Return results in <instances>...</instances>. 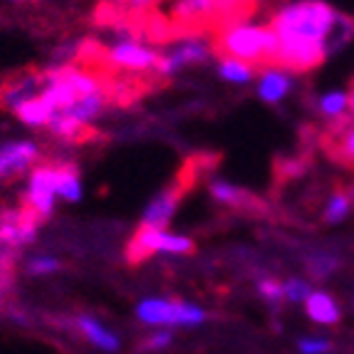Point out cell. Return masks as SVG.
Segmentation results:
<instances>
[{
    "label": "cell",
    "instance_id": "obj_1",
    "mask_svg": "<svg viewBox=\"0 0 354 354\" xmlns=\"http://www.w3.org/2000/svg\"><path fill=\"white\" fill-rule=\"evenodd\" d=\"M335 18L337 10L325 0L285 3L270 20V28L278 35V70L297 75L317 70L327 59L325 40Z\"/></svg>",
    "mask_w": 354,
    "mask_h": 354
},
{
    "label": "cell",
    "instance_id": "obj_2",
    "mask_svg": "<svg viewBox=\"0 0 354 354\" xmlns=\"http://www.w3.org/2000/svg\"><path fill=\"white\" fill-rule=\"evenodd\" d=\"M260 0H164L161 12L174 37H213L245 23L258 10Z\"/></svg>",
    "mask_w": 354,
    "mask_h": 354
},
{
    "label": "cell",
    "instance_id": "obj_3",
    "mask_svg": "<svg viewBox=\"0 0 354 354\" xmlns=\"http://www.w3.org/2000/svg\"><path fill=\"white\" fill-rule=\"evenodd\" d=\"M211 50L221 59H238L253 70H278V35L270 25H233L211 37Z\"/></svg>",
    "mask_w": 354,
    "mask_h": 354
},
{
    "label": "cell",
    "instance_id": "obj_4",
    "mask_svg": "<svg viewBox=\"0 0 354 354\" xmlns=\"http://www.w3.org/2000/svg\"><path fill=\"white\" fill-rule=\"evenodd\" d=\"M213 164H216V156H208V153H196V156H189V159L183 161L181 169H178L176 178H174L164 191H159V196H156V198L147 206L142 225L166 230V225L171 223L174 213H176L178 203L183 201V196L194 191L196 181H198L206 171H211Z\"/></svg>",
    "mask_w": 354,
    "mask_h": 354
},
{
    "label": "cell",
    "instance_id": "obj_5",
    "mask_svg": "<svg viewBox=\"0 0 354 354\" xmlns=\"http://www.w3.org/2000/svg\"><path fill=\"white\" fill-rule=\"evenodd\" d=\"M196 250V243L186 236H176L164 228H149L139 225L134 236L129 238L124 248V260L129 266H139L149 260L153 253H176V255H191Z\"/></svg>",
    "mask_w": 354,
    "mask_h": 354
},
{
    "label": "cell",
    "instance_id": "obj_6",
    "mask_svg": "<svg viewBox=\"0 0 354 354\" xmlns=\"http://www.w3.org/2000/svg\"><path fill=\"white\" fill-rule=\"evenodd\" d=\"M50 75L40 67H23L0 77V112H15L20 104L42 97L48 89Z\"/></svg>",
    "mask_w": 354,
    "mask_h": 354
},
{
    "label": "cell",
    "instance_id": "obj_7",
    "mask_svg": "<svg viewBox=\"0 0 354 354\" xmlns=\"http://www.w3.org/2000/svg\"><path fill=\"white\" fill-rule=\"evenodd\" d=\"M136 315L147 325H201L206 313L201 307L189 305L183 300H161V297H149L136 307Z\"/></svg>",
    "mask_w": 354,
    "mask_h": 354
},
{
    "label": "cell",
    "instance_id": "obj_8",
    "mask_svg": "<svg viewBox=\"0 0 354 354\" xmlns=\"http://www.w3.org/2000/svg\"><path fill=\"white\" fill-rule=\"evenodd\" d=\"M57 161H45L30 174L28 189H25V206L35 213L40 221H48L55 211V196H57Z\"/></svg>",
    "mask_w": 354,
    "mask_h": 354
},
{
    "label": "cell",
    "instance_id": "obj_9",
    "mask_svg": "<svg viewBox=\"0 0 354 354\" xmlns=\"http://www.w3.org/2000/svg\"><path fill=\"white\" fill-rule=\"evenodd\" d=\"M42 221L28 206L10 208L0 213V248L20 250L23 245L35 241V233Z\"/></svg>",
    "mask_w": 354,
    "mask_h": 354
},
{
    "label": "cell",
    "instance_id": "obj_10",
    "mask_svg": "<svg viewBox=\"0 0 354 354\" xmlns=\"http://www.w3.org/2000/svg\"><path fill=\"white\" fill-rule=\"evenodd\" d=\"M211 40H203V37H183L169 45V50L161 53V62H159V75L171 77L178 70H186L191 65H201L211 57Z\"/></svg>",
    "mask_w": 354,
    "mask_h": 354
},
{
    "label": "cell",
    "instance_id": "obj_11",
    "mask_svg": "<svg viewBox=\"0 0 354 354\" xmlns=\"http://www.w3.org/2000/svg\"><path fill=\"white\" fill-rule=\"evenodd\" d=\"M317 144L332 161L354 169V122L349 114L332 119V124L317 134Z\"/></svg>",
    "mask_w": 354,
    "mask_h": 354
},
{
    "label": "cell",
    "instance_id": "obj_12",
    "mask_svg": "<svg viewBox=\"0 0 354 354\" xmlns=\"http://www.w3.org/2000/svg\"><path fill=\"white\" fill-rule=\"evenodd\" d=\"M37 161H40V147L35 142L0 144V181H12L23 176Z\"/></svg>",
    "mask_w": 354,
    "mask_h": 354
},
{
    "label": "cell",
    "instance_id": "obj_13",
    "mask_svg": "<svg viewBox=\"0 0 354 354\" xmlns=\"http://www.w3.org/2000/svg\"><path fill=\"white\" fill-rule=\"evenodd\" d=\"M48 131L57 136L59 142L67 144H89L100 139V129L89 124V122H80V119L70 117L65 112H55L53 119L48 122Z\"/></svg>",
    "mask_w": 354,
    "mask_h": 354
},
{
    "label": "cell",
    "instance_id": "obj_14",
    "mask_svg": "<svg viewBox=\"0 0 354 354\" xmlns=\"http://www.w3.org/2000/svg\"><path fill=\"white\" fill-rule=\"evenodd\" d=\"M211 196L218 203H223V206L233 208V211H243V213L266 211V203L260 201L255 194L241 189V186H233V183H228V181H221V178H213L211 181Z\"/></svg>",
    "mask_w": 354,
    "mask_h": 354
},
{
    "label": "cell",
    "instance_id": "obj_15",
    "mask_svg": "<svg viewBox=\"0 0 354 354\" xmlns=\"http://www.w3.org/2000/svg\"><path fill=\"white\" fill-rule=\"evenodd\" d=\"M305 310L310 315V319H315L319 325H335V322H339V305L327 292H322V290L307 295Z\"/></svg>",
    "mask_w": 354,
    "mask_h": 354
},
{
    "label": "cell",
    "instance_id": "obj_16",
    "mask_svg": "<svg viewBox=\"0 0 354 354\" xmlns=\"http://www.w3.org/2000/svg\"><path fill=\"white\" fill-rule=\"evenodd\" d=\"M290 87H292V80L285 70H266L263 80H260L258 97L268 104H278L290 92Z\"/></svg>",
    "mask_w": 354,
    "mask_h": 354
},
{
    "label": "cell",
    "instance_id": "obj_17",
    "mask_svg": "<svg viewBox=\"0 0 354 354\" xmlns=\"http://www.w3.org/2000/svg\"><path fill=\"white\" fill-rule=\"evenodd\" d=\"M352 40H354V15L337 10V18H335V23H332L330 35H327V40H325L327 57H332L335 53L344 50Z\"/></svg>",
    "mask_w": 354,
    "mask_h": 354
},
{
    "label": "cell",
    "instance_id": "obj_18",
    "mask_svg": "<svg viewBox=\"0 0 354 354\" xmlns=\"http://www.w3.org/2000/svg\"><path fill=\"white\" fill-rule=\"evenodd\" d=\"M12 114H15V117L28 127H48V122L55 114V106L50 104L45 97H35V100L20 104Z\"/></svg>",
    "mask_w": 354,
    "mask_h": 354
},
{
    "label": "cell",
    "instance_id": "obj_19",
    "mask_svg": "<svg viewBox=\"0 0 354 354\" xmlns=\"http://www.w3.org/2000/svg\"><path fill=\"white\" fill-rule=\"evenodd\" d=\"M57 196H62L65 201H80L82 196V183H80V169L70 161H57Z\"/></svg>",
    "mask_w": 354,
    "mask_h": 354
},
{
    "label": "cell",
    "instance_id": "obj_20",
    "mask_svg": "<svg viewBox=\"0 0 354 354\" xmlns=\"http://www.w3.org/2000/svg\"><path fill=\"white\" fill-rule=\"evenodd\" d=\"M77 327L82 330V335L87 337L89 342L97 344V347L104 349V352H117V349H119L117 335H112V332L106 330L104 325H100L97 319H92V317H80V319H77Z\"/></svg>",
    "mask_w": 354,
    "mask_h": 354
},
{
    "label": "cell",
    "instance_id": "obj_21",
    "mask_svg": "<svg viewBox=\"0 0 354 354\" xmlns=\"http://www.w3.org/2000/svg\"><path fill=\"white\" fill-rule=\"evenodd\" d=\"M352 196H349V191H335L330 198V203H327L325 208V223H339V221H344L349 216V211H352Z\"/></svg>",
    "mask_w": 354,
    "mask_h": 354
},
{
    "label": "cell",
    "instance_id": "obj_22",
    "mask_svg": "<svg viewBox=\"0 0 354 354\" xmlns=\"http://www.w3.org/2000/svg\"><path fill=\"white\" fill-rule=\"evenodd\" d=\"M317 109L327 119L347 117V92H327V95H322L317 102Z\"/></svg>",
    "mask_w": 354,
    "mask_h": 354
},
{
    "label": "cell",
    "instance_id": "obj_23",
    "mask_svg": "<svg viewBox=\"0 0 354 354\" xmlns=\"http://www.w3.org/2000/svg\"><path fill=\"white\" fill-rule=\"evenodd\" d=\"M218 75L228 82H238V84H245L253 80L255 70L248 67L245 62H238V59H221L218 62Z\"/></svg>",
    "mask_w": 354,
    "mask_h": 354
},
{
    "label": "cell",
    "instance_id": "obj_24",
    "mask_svg": "<svg viewBox=\"0 0 354 354\" xmlns=\"http://www.w3.org/2000/svg\"><path fill=\"white\" fill-rule=\"evenodd\" d=\"M283 292H285V297H288L290 302H305L307 295H310L313 290H310V285H307L305 280L292 278V280H288V283L283 285Z\"/></svg>",
    "mask_w": 354,
    "mask_h": 354
},
{
    "label": "cell",
    "instance_id": "obj_25",
    "mask_svg": "<svg viewBox=\"0 0 354 354\" xmlns=\"http://www.w3.org/2000/svg\"><path fill=\"white\" fill-rule=\"evenodd\" d=\"M337 268V258H332V255H313V260H310V272H313L315 278H327L332 270Z\"/></svg>",
    "mask_w": 354,
    "mask_h": 354
},
{
    "label": "cell",
    "instance_id": "obj_26",
    "mask_svg": "<svg viewBox=\"0 0 354 354\" xmlns=\"http://www.w3.org/2000/svg\"><path fill=\"white\" fill-rule=\"evenodd\" d=\"M258 292L266 297L268 302H272V305H278V302L285 297L283 285H280L275 278H263V280H260V283H258Z\"/></svg>",
    "mask_w": 354,
    "mask_h": 354
},
{
    "label": "cell",
    "instance_id": "obj_27",
    "mask_svg": "<svg viewBox=\"0 0 354 354\" xmlns=\"http://www.w3.org/2000/svg\"><path fill=\"white\" fill-rule=\"evenodd\" d=\"M55 270H59V260L55 258H35L28 263V272H32V275H45V272Z\"/></svg>",
    "mask_w": 354,
    "mask_h": 354
},
{
    "label": "cell",
    "instance_id": "obj_28",
    "mask_svg": "<svg viewBox=\"0 0 354 354\" xmlns=\"http://www.w3.org/2000/svg\"><path fill=\"white\" fill-rule=\"evenodd\" d=\"M112 3H117V6L127 8V10H156V8H161V3L164 0H112Z\"/></svg>",
    "mask_w": 354,
    "mask_h": 354
},
{
    "label": "cell",
    "instance_id": "obj_29",
    "mask_svg": "<svg viewBox=\"0 0 354 354\" xmlns=\"http://www.w3.org/2000/svg\"><path fill=\"white\" fill-rule=\"evenodd\" d=\"M332 344L327 339H300V352L302 354H327Z\"/></svg>",
    "mask_w": 354,
    "mask_h": 354
},
{
    "label": "cell",
    "instance_id": "obj_30",
    "mask_svg": "<svg viewBox=\"0 0 354 354\" xmlns=\"http://www.w3.org/2000/svg\"><path fill=\"white\" fill-rule=\"evenodd\" d=\"M171 344V335L169 332H156V335H151L149 339H144L142 349H164Z\"/></svg>",
    "mask_w": 354,
    "mask_h": 354
},
{
    "label": "cell",
    "instance_id": "obj_31",
    "mask_svg": "<svg viewBox=\"0 0 354 354\" xmlns=\"http://www.w3.org/2000/svg\"><path fill=\"white\" fill-rule=\"evenodd\" d=\"M8 3H12V6H18V8H28V6H37L40 0H8Z\"/></svg>",
    "mask_w": 354,
    "mask_h": 354
},
{
    "label": "cell",
    "instance_id": "obj_32",
    "mask_svg": "<svg viewBox=\"0 0 354 354\" xmlns=\"http://www.w3.org/2000/svg\"><path fill=\"white\" fill-rule=\"evenodd\" d=\"M349 196H352V201H354V183H352V189H349Z\"/></svg>",
    "mask_w": 354,
    "mask_h": 354
}]
</instances>
